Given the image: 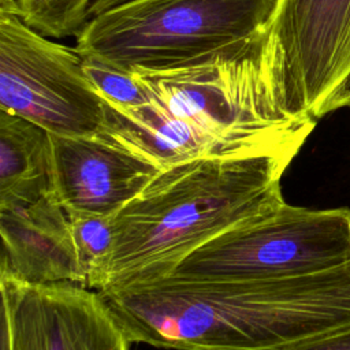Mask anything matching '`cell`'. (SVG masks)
Wrapping results in <instances>:
<instances>
[{
    "mask_svg": "<svg viewBox=\"0 0 350 350\" xmlns=\"http://www.w3.org/2000/svg\"><path fill=\"white\" fill-rule=\"evenodd\" d=\"M264 42L265 31L178 63L131 68L149 103L133 109L105 104L101 135L160 168L302 146L317 122L284 111Z\"/></svg>",
    "mask_w": 350,
    "mask_h": 350,
    "instance_id": "6da1fadb",
    "label": "cell"
},
{
    "mask_svg": "<svg viewBox=\"0 0 350 350\" xmlns=\"http://www.w3.org/2000/svg\"><path fill=\"white\" fill-rule=\"evenodd\" d=\"M100 294L131 343L176 350H275L350 325V261L294 278H160Z\"/></svg>",
    "mask_w": 350,
    "mask_h": 350,
    "instance_id": "7a4b0ae2",
    "label": "cell"
},
{
    "mask_svg": "<svg viewBox=\"0 0 350 350\" xmlns=\"http://www.w3.org/2000/svg\"><path fill=\"white\" fill-rule=\"evenodd\" d=\"M299 149L211 156L161 168L113 216V249L101 290L163 278L206 241L279 206L280 179Z\"/></svg>",
    "mask_w": 350,
    "mask_h": 350,
    "instance_id": "3957f363",
    "label": "cell"
},
{
    "mask_svg": "<svg viewBox=\"0 0 350 350\" xmlns=\"http://www.w3.org/2000/svg\"><path fill=\"white\" fill-rule=\"evenodd\" d=\"M278 0H131L88 19L75 49L120 67L154 68L267 30Z\"/></svg>",
    "mask_w": 350,
    "mask_h": 350,
    "instance_id": "277c9868",
    "label": "cell"
},
{
    "mask_svg": "<svg viewBox=\"0 0 350 350\" xmlns=\"http://www.w3.org/2000/svg\"><path fill=\"white\" fill-rule=\"evenodd\" d=\"M347 261L350 208L310 209L284 201L206 241L163 278L280 279L327 271Z\"/></svg>",
    "mask_w": 350,
    "mask_h": 350,
    "instance_id": "5b68a950",
    "label": "cell"
},
{
    "mask_svg": "<svg viewBox=\"0 0 350 350\" xmlns=\"http://www.w3.org/2000/svg\"><path fill=\"white\" fill-rule=\"evenodd\" d=\"M264 49L290 116L350 108V0H278Z\"/></svg>",
    "mask_w": 350,
    "mask_h": 350,
    "instance_id": "8992f818",
    "label": "cell"
},
{
    "mask_svg": "<svg viewBox=\"0 0 350 350\" xmlns=\"http://www.w3.org/2000/svg\"><path fill=\"white\" fill-rule=\"evenodd\" d=\"M0 111L62 137L103 131L105 105L92 86L82 56L0 10Z\"/></svg>",
    "mask_w": 350,
    "mask_h": 350,
    "instance_id": "52a82bcc",
    "label": "cell"
},
{
    "mask_svg": "<svg viewBox=\"0 0 350 350\" xmlns=\"http://www.w3.org/2000/svg\"><path fill=\"white\" fill-rule=\"evenodd\" d=\"M1 350H130L100 291L0 276Z\"/></svg>",
    "mask_w": 350,
    "mask_h": 350,
    "instance_id": "ba28073f",
    "label": "cell"
},
{
    "mask_svg": "<svg viewBox=\"0 0 350 350\" xmlns=\"http://www.w3.org/2000/svg\"><path fill=\"white\" fill-rule=\"evenodd\" d=\"M49 144L51 189L68 212L115 216L161 170L101 134H49Z\"/></svg>",
    "mask_w": 350,
    "mask_h": 350,
    "instance_id": "9c48e42d",
    "label": "cell"
},
{
    "mask_svg": "<svg viewBox=\"0 0 350 350\" xmlns=\"http://www.w3.org/2000/svg\"><path fill=\"white\" fill-rule=\"evenodd\" d=\"M0 276L27 283H83L70 215L52 190L0 201Z\"/></svg>",
    "mask_w": 350,
    "mask_h": 350,
    "instance_id": "30bf717a",
    "label": "cell"
},
{
    "mask_svg": "<svg viewBox=\"0 0 350 350\" xmlns=\"http://www.w3.org/2000/svg\"><path fill=\"white\" fill-rule=\"evenodd\" d=\"M49 133L0 111V201L27 200L51 191Z\"/></svg>",
    "mask_w": 350,
    "mask_h": 350,
    "instance_id": "8fae6325",
    "label": "cell"
},
{
    "mask_svg": "<svg viewBox=\"0 0 350 350\" xmlns=\"http://www.w3.org/2000/svg\"><path fill=\"white\" fill-rule=\"evenodd\" d=\"M68 212V211H67ZM82 286L100 291L113 249V216L68 212Z\"/></svg>",
    "mask_w": 350,
    "mask_h": 350,
    "instance_id": "7c38bea8",
    "label": "cell"
},
{
    "mask_svg": "<svg viewBox=\"0 0 350 350\" xmlns=\"http://www.w3.org/2000/svg\"><path fill=\"white\" fill-rule=\"evenodd\" d=\"M96 0H18L10 11L46 37L78 34Z\"/></svg>",
    "mask_w": 350,
    "mask_h": 350,
    "instance_id": "4fadbf2b",
    "label": "cell"
},
{
    "mask_svg": "<svg viewBox=\"0 0 350 350\" xmlns=\"http://www.w3.org/2000/svg\"><path fill=\"white\" fill-rule=\"evenodd\" d=\"M83 71L103 101L116 109H133L149 103L144 86L131 70L96 55H81Z\"/></svg>",
    "mask_w": 350,
    "mask_h": 350,
    "instance_id": "5bb4252c",
    "label": "cell"
},
{
    "mask_svg": "<svg viewBox=\"0 0 350 350\" xmlns=\"http://www.w3.org/2000/svg\"><path fill=\"white\" fill-rule=\"evenodd\" d=\"M275 350H350V325L310 336Z\"/></svg>",
    "mask_w": 350,
    "mask_h": 350,
    "instance_id": "9a60e30c",
    "label": "cell"
},
{
    "mask_svg": "<svg viewBox=\"0 0 350 350\" xmlns=\"http://www.w3.org/2000/svg\"><path fill=\"white\" fill-rule=\"evenodd\" d=\"M127 1H131V0H96V1L92 4V7L89 8V16H88V19H90V18H93L94 15H97V14H100V12H104V11H107V10H109V8H113V7L119 5V4L127 3Z\"/></svg>",
    "mask_w": 350,
    "mask_h": 350,
    "instance_id": "2e32d148",
    "label": "cell"
},
{
    "mask_svg": "<svg viewBox=\"0 0 350 350\" xmlns=\"http://www.w3.org/2000/svg\"><path fill=\"white\" fill-rule=\"evenodd\" d=\"M18 0H0V10H10Z\"/></svg>",
    "mask_w": 350,
    "mask_h": 350,
    "instance_id": "e0dca14e",
    "label": "cell"
}]
</instances>
